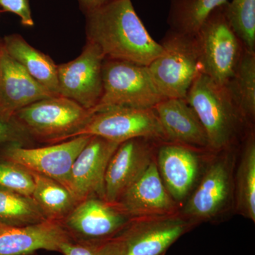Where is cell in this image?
I'll return each instance as SVG.
<instances>
[{
    "label": "cell",
    "mask_w": 255,
    "mask_h": 255,
    "mask_svg": "<svg viewBox=\"0 0 255 255\" xmlns=\"http://www.w3.org/2000/svg\"><path fill=\"white\" fill-rule=\"evenodd\" d=\"M29 137L14 118L0 114V146L22 145Z\"/></svg>",
    "instance_id": "29"
},
{
    "label": "cell",
    "mask_w": 255,
    "mask_h": 255,
    "mask_svg": "<svg viewBox=\"0 0 255 255\" xmlns=\"http://www.w3.org/2000/svg\"><path fill=\"white\" fill-rule=\"evenodd\" d=\"M231 150L221 152L222 155L209 164L181 211L196 225L217 217L232 200L234 177Z\"/></svg>",
    "instance_id": "8"
},
{
    "label": "cell",
    "mask_w": 255,
    "mask_h": 255,
    "mask_svg": "<svg viewBox=\"0 0 255 255\" xmlns=\"http://www.w3.org/2000/svg\"><path fill=\"white\" fill-rule=\"evenodd\" d=\"M185 99L205 130L209 152L219 153L231 150L253 128L226 87L217 85L205 74L196 76Z\"/></svg>",
    "instance_id": "2"
},
{
    "label": "cell",
    "mask_w": 255,
    "mask_h": 255,
    "mask_svg": "<svg viewBox=\"0 0 255 255\" xmlns=\"http://www.w3.org/2000/svg\"><path fill=\"white\" fill-rule=\"evenodd\" d=\"M223 4L210 14L194 39L202 73L225 87L234 75L244 47L228 22Z\"/></svg>",
    "instance_id": "6"
},
{
    "label": "cell",
    "mask_w": 255,
    "mask_h": 255,
    "mask_svg": "<svg viewBox=\"0 0 255 255\" xmlns=\"http://www.w3.org/2000/svg\"><path fill=\"white\" fill-rule=\"evenodd\" d=\"M87 41L107 59L148 66L163 53L137 16L130 0H112L86 14Z\"/></svg>",
    "instance_id": "1"
},
{
    "label": "cell",
    "mask_w": 255,
    "mask_h": 255,
    "mask_svg": "<svg viewBox=\"0 0 255 255\" xmlns=\"http://www.w3.org/2000/svg\"><path fill=\"white\" fill-rule=\"evenodd\" d=\"M33 176L19 164L0 159V188L31 197Z\"/></svg>",
    "instance_id": "28"
},
{
    "label": "cell",
    "mask_w": 255,
    "mask_h": 255,
    "mask_svg": "<svg viewBox=\"0 0 255 255\" xmlns=\"http://www.w3.org/2000/svg\"><path fill=\"white\" fill-rule=\"evenodd\" d=\"M92 114L77 102L57 95L23 107L14 118L30 137L56 143L71 138Z\"/></svg>",
    "instance_id": "4"
},
{
    "label": "cell",
    "mask_w": 255,
    "mask_h": 255,
    "mask_svg": "<svg viewBox=\"0 0 255 255\" xmlns=\"http://www.w3.org/2000/svg\"><path fill=\"white\" fill-rule=\"evenodd\" d=\"M34 181L32 199L47 220L62 221L78 204L73 194L61 184L31 172Z\"/></svg>",
    "instance_id": "23"
},
{
    "label": "cell",
    "mask_w": 255,
    "mask_h": 255,
    "mask_svg": "<svg viewBox=\"0 0 255 255\" xmlns=\"http://www.w3.org/2000/svg\"><path fill=\"white\" fill-rule=\"evenodd\" d=\"M63 255H124L123 242L119 236L98 241L69 239L60 247Z\"/></svg>",
    "instance_id": "27"
},
{
    "label": "cell",
    "mask_w": 255,
    "mask_h": 255,
    "mask_svg": "<svg viewBox=\"0 0 255 255\" xmlns=\"http://www.w3.org/2000/svg\"><path fill=\"white\" fill-rule=\"evenodd\" d=\"M159 43L163 53L147 66L152 80L164 98L185 99L202 73L194 36L169 29Z\"/></svg>",
    "instance_id": "5"
},
{
    "label": "cell",
    "mask_w": 255,
    "mask_h": 255,
    "mask_svg": "<svg viewBox=\"0 0 255 255\" xmlns=\"http://www.w3.org/2000/svg\"><path fill=\"white\" fill-rule=\"evenodd\" d=\"M70 239L59 221L13 226L0 223V255H31L38 251L59 252Z\"/></svg>",
    "instance_id": "18"
},
{
    "label": "cell",
    "mask_w": 255,
    "mask_h": 255,
    "mask_svg": "<svg viewBox=\"0 0 255 255\" xmlns=\"http://www.w3.org/2000/svg\"><path fill=\"white\" fill-rule=\"evenodd\" d=\"M199 151L201 150L174 142L157 145L155 161L159 175L179 206L189 196L199 176Z\"/></svg>",
    "instance_id": "16"
},
{
    "label": "cell",
    "mask_w": 255,
    "mask_h": 255,
    "mask_svg": "<svg viewBox=\"0 0 255 255\" xmlns=\"http://www.w3.org/2000/svg\"><path fill=\"white\" fill-rule=\"evenodd\" d=\"M0 6L4 11L14 13L19 16L23 26L34 25L28 0H0Z\"/></svg>",
    "instance_id": "30"
},
{
    "label": "cell",
    "mask_w": 255,
    "mask_h": 255,
    "mask_svg": "<svg viewBox=\"0 0 255 255\" xmlns=\"http://www.w3.org/2000/svg\"><path fill=\"white\" fill-rule=\"evenodd\" d=\"M105 59L100 48L87 41L76 59L58 65L59 95L92 112L103 92L102 66Z\"/></svg>",
    "instance_id": "11"
},
{
    "label": "cell",
    "mask_w": 255,
    "mask_h": 255,
    "mask_svg": "<svg viewBox=\"0 0 255 255\" xmlns=\"http://www.w3.org/2000/svg\"><path fill=\"white\" fill-rule=\"evenodd\" d=\"M112 0H79L80 6L85 14L102 7Z\"/></svg>",
    "instance_id": "31"
},
{
    "label": "cell",
    "mask_w": 255,
    "mask_h": 255,
    "mask_svg": "<svg viewBox=\"0 0 255 255\" xmlns=\"http://www.w3.org/2000/svg\"><path fill=\"white\" fill-rule=\"evenodd\" d=\"M91 137L81 135L33 148L21 145H8L0 152V159L19 164L30 172L50 178L69 189L74 162Z\"/></svg>",
    "instance_id": "9"
},
{
    "label": "cell",
    "mask_w": 255,
    "mask_h": 255,
    "mask_svg": "<svg viewBox=\"0 0 255 255\" xmlns=\"http://www.w3.org/2000/svg\"><path fill=\"white\" fill-rule=\"evenodd\" d=\"M223 6L228 22L244 48L255 52V0H231Z\"/></svg>",
    "instance_id": "26"
},
{
    "label": "cell",
    "mask_w": 255,
    "mask_h": 255,
    "mask_svg": "<svg viewBox=\"0 0 255 255\" xmlns=\"http://www.w3.org/2000/svg\"><path fill=\"white\" fill-rule=\"evenodd\" d=\"M153 109L167 142L209 151L205 130L186 99H165Z\"/></svg>",
    "instance_id": "19"
},
{
    "label": "cell",
    "mask_w": 255,
    "mask_h": 255,
    "mask_svg": "<svg viewBox=\"0 0 255 255\" xmlns=\"http://www.w3.org/2000/svg\"><path fill=\"white\" fill-rule=\"evenodd\" d=\"M244 145L234 178L236 210L255 222V137L253 128L244 137Z\"/></svg>",
    "instance_id": "21"
},
{
    "label": "cell",
    "mask_w": 255,
    "mask_h": 255,
    "mask_svg": "<svg viewBox=\"0 0 255 255\" xmlns=\"http://www.w3.org/2000/svg\"><path fill=\"white\" fill-rule=\"evenodd\" d=\"M229 0H169L167 23L169 30L195 36L213 11Z\"/></svg>",
    "instance_id": "24"
},
{
    "label": "cell",
    "mask_w": 255,
    "mask_h": 255,
    "mask_svg": "<svg viewBox=\"0 0 255 255\" xmlns=\"http://www.w3.org/2000/svg\"><path fill=\"white\" fill-rule=\"evenodd\" d=\"M131 220L114 204L92 196L80 201L60 223L70 239L98 241L117 237Z\"/></svg>",
    "instance_id": "12"
},
{
    "label": "cell",
    "mask_w": 255,
    "mask_h": 255,
    "mask_svg": "<svg viewBox=\"0 0 255 255\" xmlns=\"http://www.w3.org/2000/svg\"><path fill=\"white\" fill-rule=\"evenodd\" d=\"M81 135L103 137L119 144L137 137L167 142L153 108L112 107L98 111L71 138Z\"/></svg>",
    "instance_id": "7"
},
{
    "label": "cell",
    "mask_w": 255,
    "mask_h": 255,
    "mask_svg": "<svg viewBox=\"0 0 255 255\" xmlns=\"http://www.w3.org/2000/svg\"><path fill=\"white\" fill-rule=\"evenodd\" d=\"M248 125L255 119V52L246 48L233 78L225 86Z\"/></svg>",
    "instance_id": "22"
},
{
    "label": "cell",
    "mask_w": 255,
    "mask_h": 255,
    "mask_svg": "<svg viewBox=\"0 0 255 255\" xmlns=\"http://www.w3.org/2000/svg\"><path fill=\"white\" fill-rule=\"evenodd\" d=\"M119 143L92 136L75 159L70 172L69 190L78 202L92 196L104 199L107 165Z\"/></svg>",
    "instance_id": "15"
},
{
    "label": "cell",
    "mask_w": 255,
    "mask_h": 255,
    "mask_svg": "<svg viewBox=\"0 0 255 255\" xmlns=\"http://www.w3.org/2000/svg\"><path fill=\"white\" fill-rule=\"evenodd\" d=\"M8 54L42 86L55 95L58 92V65L48 55L31 46L22 36L9 35L2 41Z\"/></svg>",
    "instance_id": "20"
},
{
    "label": "cell",
    "mask_w": 255,
    "mask_h": 255,
    "mask_svg": "<svg viewBox=\"0 0 255 255\" xmlns=\"http://www.w3.org/2000/svg\"><path fill=\"white\" fill-rule=\"evenodd\" d=\"M1 47H2V41H0V49H1Z\"/></svg>",
    "instance_id": "32"
},
{
    "label": "cell",
    "mask_w": 255,
    "mask_h": 255,
    "mask_svg": "<svg viewBox=\"0 0 255 255\" xmlns=\"http://www.w3.org/2000/svg\"><path fill=\"white\" fill-rule=\"evenodd\" d=\"M196 226L179 211L132 219L119 236L124 255H164L174 242Z\"/></svg>",
    "instance_id": "10"
},
{
    "label": "cell",
    "mask_w": 255,
    "mask_h": 255,
    "mask_svg": "<svg viewBox=\"0 0 255 255\" xmlns=\"http://www.w3.org/2000/svg\"><path fill=\"white\" fill-rule=\"evenodd\" d=\"M46 220L32 197L0 188V223L23 226Z\"/></svg>",
    "instance_id": "25"
},
{
    "label": "cell",
    "mask_w": 255,
    "mask_h": 255,
    "mask_svg": "<svg viewBox=\"0 0 255 255\" xmlns=\"http://www.w3.org/2000/svg\"><path fill=\"white\" fill-rule=\"evenodd\" d=\"M102 80L103 92L93 114L112 107L152 109L166 99L145 65L105 58Z\"/></svg>",
    "instance_id": "3"
},
{
    "label": "cell",
    "mask_w": 255,
    "mask_h": 255,
    "mask_svg": "<svg viewBox=\"0 0 255 255\" xmlns=\"http://www.w3.org/2000/svg\"><path fill=\"white\" fill-rule=\"evenodd\" d=\"M159 142L144 137L119 144L111 157L105 177L104 199L115 204L128 188L155 160Z\"/></svg>",
    "instance_id": "13"
},
{
    "label": "cell",
    "mask_w": 255,
    "mask_h": 255,
    "mask_svg": "<svg viewBox=\"0 0 255 255\" xmlns=\"http://www.w3.org/2000/svg\"><path fill=\"white\" fill-rule=\"evenodd\" d=\"M130 219L174 214L179 204L166 189L155 159L114 204Z\"/></svg>",
    "instance_id": "14"
},
{
    "label": "cell",
    "mask_w": 255,
    "mask_h": 255,
    "mask_svg": "<svg viewBox=\"0 0 255 255\" xmlns=\"http://www.w3.org/2000/svg\"><path fill=\"white\" fill-rule=\"evenodd\" d=\"M53 96L57 95L42 86L8 54L2 43L0 49V114L14 118L23 107Z\"/></svg>",
    "instance_id": "17"
}]
</instances>
